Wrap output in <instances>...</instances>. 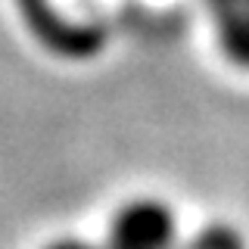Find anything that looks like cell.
I'll return each instance as SVG.
<instances>
[{"label":"cell","instance_id":"1","mask_svg":"<svg viewBox=\"0 0 249 249\" xmlns=\"http://www.w3.org/2000/svg\"><path fill=\"white\" fill-rule=\"evenodd\" d=\"M178 215L159 199H134L109 221L106 249H178Z\"/></svg>","mask_w":249,"mask_h":249},{"label":"cell","instance_id":"2","mask_svg":"<svg viewBox=\"0 0 249 249\" xmlns=\"http://www.w3.org/2000/svg\"><path fill=\"white\" fill-rule=\"evenodd\" d=\"M221 47L240 66H249V0H209Z\"/></svg>","mask_w":249,"mask_h":249},{"label":"cell","instance_id":"3","mask_svg":"<svg viewBox=\"0 0 249 249\" xmlns=\"http://www.w3.org/2000/svg\"><path fill=\"white\" fill-rule=\"evenodd\" d=\"M178 249H246V240L231 224H209L178 243Z\"/></svg>","mask_w":249,"mask_h":249},{"label":"cell","instance_id":"4","mask_svg":"<svg viewBox=\"0 0 249 249\" xmlns=\"http://www.w3.org/2000/svg\"><path fill=\"white\" fill-rule=\"evenodd\" d=\"M44 249H106V246L93 243V240H84V237H59Z\"/></svg>","mask_w":249,"mask_h":249}]
</instances>
